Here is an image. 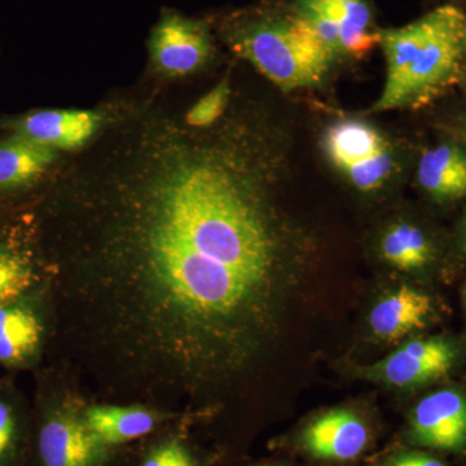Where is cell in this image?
Listing matches in <instances>:
<instances>
[{
  "mask_svg": "<svg viewBox=\"0 0 466 466\" xmlns=\"http://www.w3.org/2000/svg\"><path fill=\"white\" fill-rule=\"evenodd\" d=\"M290 8L317 32L334 58H361L380 45L370 0H294Z\"/></svg>",
  "mask_w": 466,
  "mask_h": 466,
  "instance_id": "obj_5",
  "label": "cell"
},
{
  "mask_svg": "<svg viewBox=\"0 0 466 466\" xmlns=\"http://www.w3.org/2000/svg\"><path fill=\"white\" fill-rule=\"evenodd\" d=\"M410 440L428 449L460 452L466 449V392L443 388L417 403L410 416Z\"/></svg>",
  "mask_w": 466,
  "mask_h": 466,
  "instance_id": "obj_11",
  "label": "cell"
},
{
  "mask_svg": "<svg viewBox=\"0 0 466 466\" xmlns=\"http://www.w3.org/2000/svg\"><path fill=\"white\" fill-rule=\"evenodd\" d=\"M321 147L333 167L358 191L372 193L400 175V153L375 126L342 119L328 126Z\"/></svg>",
  "mask_w": 466,
  "mask_h": 466,
  "instance_id": "obj_4",
  "label": "cell"
},
{
  "mask_svg": "<svg viewBox=\"0 0 466 466\" xmlns=\"http://www.w3.org/2000/svg\"><path fill=\"white\" fill-rule=\"evenodd\" d=\"M451 256L466 265V213L451 240Z\"/></svg>",
  "mask_w": 466,
  "mask_h": 466,
  "instance_id": "obj_23",
  "label": "cell"
},
{
  "mask_svg": "<svg viewBox=\"0 0 466 466\" xmlns=\"http://www.w3.org/2000/svg\"><path fill=\"white\" fill-rule=\"evenodd\" d=\"M38 449L45 466H96L106 446L88 431L84 419L56 412L43 422Z\"/></svg>",
  "mask_w": 466,
  "mask_h": 466,
  "instance_id": "obj_14",
  "label": "cell"
},
{
  "mask_svg": "<svg viewBox=\"0 0 466 466\" xmlns=\"http://www.w3.org/2000/svg\"><path fill=\"white\" fill-rule=\"evenodd\" d=\"M368 443V429L360 417L349 410H333L309 422L302 444L309 455L333 461L354 460Z\"/></svg>",
  "mask_w": 466,
  "mask_h": 466,
  "instance_id": "obj_16",
  "label": "cell"
},
{
  "mask_svg": "<svg viewBox=\"0 0 466 466\" xmlns=\"http://www.w3.org/2000/svg\"><path fill=\"white\" fill-rule=\"evenodd\" d=\"M229 82H220L202 99L198 100L184 116L187 124L195 128H208L222 119L231 101Z\"/></svg>",
  "mask_w": 466,
  "mask_h": 466,
  "instance_id": "obj_19",
  "label": "cell"
},
{
  "mask_svg": "<svg viewBox=\"0 0 466 466\" xmlns=\"http://www.w3.org/2000/svg\"><path fill=\"white\" fill-rule=\"evenodd\" d=\"M42 291L0 308V366L18 368L33 363L45 342Z\"/></svg>",
  "mask_w": 466,
  "mask_h": 466,
  "instance_id": "obj_12",
  "label": "cell"
},
{
  "mask_svg": "<svg viewBox=\"0 0 466 466\" xmlns=\"http://www.w3.org/2000/svg\"><path fill=\"white\" fill-rule=\"evenodd\" d=\"M464 12L444 5L397 29L380 30L386 82L373 110L420 109L466 81Z\"/></svg>",
  "mask_w": 466,
  "mask_h": 466,
  "instance_id": "obj_2",
  "label": "cell"
},
{
  "mask_svg": "<svg viewBox=\"0 0 466 466\" xmlns=\"http://www.w3.org/2000/svg\"><path fill=\"white\" fill-rule=\"evenodd\" d=\"M461 352L460 342L450 337L410 339L389 357L364 368L363 372L397 388H417L449 376L458 366Z\"/></svg>",
  "mask_w": 466,
  "mask_h": 466,
  "instance_id": "obj_6",
  "label": "cell"
},
{
  "mask_svg": "<svg viewBox=\"0 0 466 466\" xmlns=\"http://www.w3.org/2000/svg\"><path fill=\"white\" fill-rule=\"evenodd\" d=\"M441 130L452 135L466 148V106L451 118L449 124H444Z\"/></svg>",
  "mask_w": 466,
  "mask_h": 466,
  "instance_id": "obj_24",
  "label": "cell"
},
{
  "mask_svg": "<svg viewBox=\"0 0 466 466\" xmlns=\"http://www.w3.org/2000/svg\"><path fill=\"white\" fill-rule=\"evenodd\" d=\"M443 134L420 155L416 180L429 200L452 205L466 200V148L452 135Z\"/></svg>",
  "mask_w": 466,
  "mask_h": 466,
  "instance_id": "obj_13",
  "label": "cell"
},
{
  "mask_svg": "<svg viewBox=\"0 0 466 466\" xmlns=\"http://www.w3.org/2000/svg\"><path fill=\"white\" fill-rule=\"evenodd\" d=\"M223 35L238 56L284 91L320 85L336 58L293 9L257 7L229 17Z\"/></svg>",
  "mask_w": 466,
  "mask_h": 466,
  "instance_id": "obj_3",
  "label": "cell"
},
{
  "mask_svg": "<svg viewBox=\"0 0 466 466\" xmlns=\"http://www.w3.org/2000/svg\"><path fill=\"white\" fill-rule=\"evenodd\" d=\"M435 311L431 294L410 285H400L370 311V329L382 341L398 342L429 327Z\"/></svg>",
  "mask_w": 466,
  "mask_h": 466,
  "instance_id": "obj_15",
  "label": "cell"
},
{
  "mask_svg": "<svg viewBox=\"0 0 466 466\" xmlns=\"http://www.w3.org/2000/svg\"><path fill=\"white\" fill-rule=\"evenodd\" d=\"M84 422L106 447L150 433L156 419L150 410L142 407L96 406L86 410Z\"/></svg>",
  "mask_w": 466,
  "mask_h": 466,
  "instance_id": "obj_18",
  "label": "cell"
},
{
  "mask_svg": "<svg viewBox=\"0 0 466 466\" xmlns=\"http://www.w3.org/2000/svg\"><path fill=\"white\" fill-rule=\"evenodd\" d=\"M9 397L7 391L0 390V464L9 458L17 441V410Z\"/></svg>",
  "mask_w": 466,
  "mask_h": 466,
  "instance_id": "obj_20",
  "label": "cell"
},
{
  "mask_svg": "<svg viewBox=\"0 0 466 466\" xmlns=\"http://www.w3.org/2000/svg\"><path fill=\"white\" fill-rule=\"evenodd\" d=\"M462 299H464L465 309H466V284L464 287V291H462Z\"/></svg>",
  "mask_w": 466,
  "mask_h": 466,
  "instance_id": "obj_27",
  "label": "cell"
},
{
  "mask_svg": "<svg viewBox=\"0 0 466 466\" xmlns=\"http://www.w3.org/2000/svg\"><path fill=\"white\" fill-rule=\"evenodd\" d=\"M462 45H464V52L466 57V14H464V27H462Z\"/></svg>",
  "mask_w": 466,
  "mask_h": 466,
  "instance_id": "obj_26",
  "label": "cell"
},
{
  "mask_svg": "<svg viewBox=\"0 0 466 466\" xmlns=\"http://www.w3.org/2000/svg\"><path fill=\"white\" fill-rule=\"evenodd\" d=\"M389 466H446V464L426 453L410 452L398 456Z\"/></svg>",
  "mask_w": 466,
  "mask_h": 466,
  "instance_id": "obj_22",
  "label": "cell"
},
{
  "mask_svg": "<svg viewBox=\"0 0 466 466\" xmlns=\"http://www.w3.org/2000/svg\"><path fill=\"white\" fill-rule=\"evenodd\" d=\"M11 216V213L8 214L7 205L3 204V202L0 201V228H2V226L5 225V222H7L8 218Z\"/></svg>",
  "mask_w": 466,
  "mask_h": 466,
  "instance_id": "obj_25",
  "label": "cell"
},
{
  "mask_svg": "<svg viewBox=\"0 0 466 466\" xmlns=\"http://www.w3.org/2000/svg\"><path fill=\"white\" fill-rule=\"evenodd\" d=\"M101 134L29 205L45 299L72 305L92 352L144 392L227 385L279 332L308 258L276 204L268 131L150 104Z\"/></svg>",
  "mask_w": 466,
  "mask_h": 466,
  "instance_id": "obj_1",
  "label": "cell"
},
{
  "mask_svg": "<svg viewBox=\"0 0 466 466\" xmlns=\"http://www.w3.org/2000/svg\"><path fill=\"white\" fill-rule=\"evenodd\" d=\"M43 285L45 269L32 218L20 208L0 228V308L36 293Z\"/></svg>",
  "mask_w": 466,
  "mask_h": 466,
  "instance_id": "obj_7",
  "label": "cell"
},
{
  "mask_svg": "<svg viewBox=\"0 0 466 466\" xmlns=\"http://www.w3.org/2000/svg\"><path fill=\"white\" fill-rule=\"evenodd\" d=\"M380 250L389 265L406 274H426L444 259L440 236L415 220L392 225L383 233Z\"/></svg>",
  "mask_w": 466,
  "mask_h": 466,
  "instance_id": "obj_17",
  "label": "cell"
},
{
  "mask_svg": "<svg viewBox=\"0 0 466 466\" xmlns=\"http://www.w3.org/2000/svg\"><path fill=\"white\" fill-rule=\"evenodd\" d=\"M103 112L78 109H39L0 116V133L21 135L34 142L75 152L91 143L108 124Z\"/></svg>",
  "mask_w": 466,
  "mask_h": 466,
  "instance_id": "obj_8",
  "label": "cell"
},
{
  "mask_svg": "<svg viewBox=\"0 0 466 466\" xmlns=\"http://www.w3.org/2000/svg\"><path fill=\"white\" fill-rule=\"evenodd\" d=\"M143 466H196V462L186 447L168 441L153 451Z\"/></svg>",
  "mask_w": 466,
  "mask_h": 466,
  "instance_id": "obj_21",
  "label": "cell"
},
{
  "mask_svg": "<svg viewBox=\"0 0 466 466\" xmlns=\"http://www.w3.org/2000/svg\"><path fill=\"white\" fill-rule=\"evenodd\" d=\"M150 60L167 76H186L207 66L213 55V42L201 21L164 15L149 39Z\"/></svg>",
  "mask_w": 466,
  "mask_h": 466,
  "instance_id": "obj_10",
  "label": "cell"
},
{
  "mask_svg": "<svg viewBox=\"0 0 466 466\" xmlns=\"http://www.w3.org/2000/svg\"><path fill=\"white\" fill-rule=\"evenodd\" d=\"M0 137V201L9 205L32 204L50 180L61 152L21 137L5 133Z\"/></svg>",
  "mask_w": 466,
  "mask_h": 466,
  "instance_id": "obj_9",
  "label": "cell"
}]
</instances>
